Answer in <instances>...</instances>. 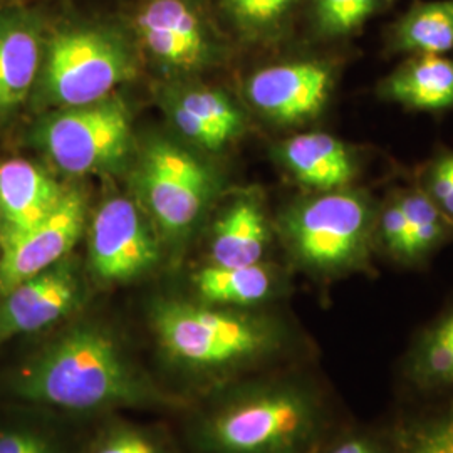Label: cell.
I'll return each mask as SVG.
<instances>
[{
	"mask_svg": "<svg viewBox=\"0 0 453 453\" xmlns=\"http://www.w3.org/2000/svg\"><path fill=\"white\" fill-rule=\"evenodd\" d=\"M65 192L33 162L14 158L0 163V249L44 222Z\"/></svg>",
	"mask_w": 453,
	"mask_h": 453,
	"instance_id": "cell-13",
	"label": "cell"
},
{
	"mask_svg": "<svg viewBox=\"0 0 453 453\" xmlns=\"http://www.w3.org/2000/svg\"><path fill=\"white\" fill-rule=\"evenodd\" d=\"M388 4L391 0H312V24L324 39H349Z\"/></svg>",
	"mask_w": 453,
	"mask_h": 453,
	"instance_id": "cell-23",
	"label": "cell"
},
{
	"mask_svg": "<svg viewBox=\"0 0 453 453\" xmlns=\"http://www.w3.org/2000/svg\"><path fill=\"white\" fill-rule=\"evenodd\" d=\"M41 26L33 12L0 9V121L26 101L41 65Z\"/></svg>",
	"mask_w": 453,
	"mask_h": 453,
	"instance_id": "cell-14",
	"label": "cell"
},
{
	"mask_svg": "<svg viewBox=\"0 0 453 453\" xmlns=\"http://www.w3.org/2000/svg\"><path fill=\"white\" fill-rule=\"evenodd\" d=\"M138 187L163 234L179 239L200 217L213 180L207 166L190 153L158 140L146 148Z\"/></svg>",
	"mask_w": 453,
	"mask_h": 453,
	"instance_id": "cell-7",
	"label": "cell"
},
{
	"mask_svg": "<svg viewBox=\"0 0 453 453\" xmlns=\"http://www.w3.org/2000/svg\"><path fill=\"white\" fill-rule=\"evenodd\" d=\"M299 0H224V7L237 27L249 35L279 31Z\"/></svg>",
	"mask_w": 453,
	"mask_h": 453,
	"instance_id": "cell-26",
	"label": "cell"
},
{
	"mask_svg": "<svg viewBox=\"0 0 453 453\" xmlns=\"http://www.w3.org/2000/svg\"><path fill=\"white\" fill-rule=\"evenodd\" d=\"M0 453H78L74 445L48 420L33 411L0 415Z\"/></svg>",
	"mask_w": 453,
	"mask_h": 453,
	"instance_id": "cell-22",
	"label": "cell"
},
{
	"mask_svg": "<svg viewBox=\"0 0 453 453\" xmlns=\"http://www.w3.org/2000/svg\"><path fill=\"white\" fill-rule=\"evenodd\" d=\"M395 453H453V406L410 423L396 438Z\"/></svg>",
	"mask_w": 453,
	"mask_h": 453,
	"instance_id": "cell-25",
	"label": "cell"
},
{
	"mask_svg": "<svg viewBox=\"0 0 453 453\" xmlns=\"http://www.w3.org/2000/svg\"><path fill=\"white\" fill-rule=\"evenodd\" d=\"M150 326L168 368L211 387L282 359L292 342L288 327L271 316L177 299L155 301Z\"/></svg>",
	"mask_w": 453,
	"mask_h": 453,
	"instance_id": "cell-3",
	"label": "cell"
},
{
	"mask_svg": "<svg viewBox=\"0 0 453 453\" xmlns=\"http://www.w3.org/2000/svg\"><path fill=\"white\" fill-rule=\"evenodd\" d=\"M88 453H172L155 430L127 421H114L101 430Z\"/></svg>",
	"mask_w": 453,
	"mask_h": 453,
	"instance_id": "cell-27",
	"label": "cell"
},
{
	"mask_svg": "<svg viewBox=\"0 0 453 453\" xmlns=\"http://www.w3.org/2000/svg\"><path fill=\"white\" fill-rule=\"evenodd\" d=\"M374 245L388 259L406 265L408 256V226L398 192L388 195L378 203L374 220Z\"/></svg>",
	"mask_w": 453,
	"mask_h": 453,
	"instance_id": "cell-28",
	"label": "cell"
},
{
	"mask_svg": "<svg viewBox=\"0 0 453 453\" xmlns=\"http://www.w3.org/2000/svg\"><path fill=\"white\" fill-rule=\"evenodd\" d=\"M326 426V400L308 378L242 376L211 388L188 421V443L194 453H318Z\"/></svg>",
	"mask_w": 453,
	"mask_h": 453,
	"instance_id": "cell-2",
	"label": "cell"
},
{
	"mask_svg": "<svg viewBox=\"0 0 453 453\" xmlns=\"http://www.w3.org/2000/svg\"><path fill=\"white\" fill-rule=\"evenodd\" d=\"M160 262V243L136 205L111 198L96 211L89 235V267L97 280L125 284Z\"/></svg>",
	"mask_w": 453,
	"mask_h": 453,
	"instance_id": "cell-8",
	"label": "cell"
},
{
	"mask_svg": "<svg viewBox=\"0 0 453 453\" xmlns=\"http://www.w3.org/2000/svg\"><path fill=\"white\" fill-rule=\"evenodd\" d=\"M391 2H395V0H391Z\"/></svg>",
	"mask_w": 453,
	"mask_h": 453,
	"instance_id": "cell-31",
	"label": "cell"
},
{
	"mask_svg": "<svg viewBox=\"0 0 453 453\" xmlns=\"http://www.w3.org/2000/svg\"><path fill=\"white\" fill-rule=\"evenodd\" d=\"M82 294L81 273L69 257L20 282L0 296V346L63 321L81 304Z\"/></svg>",
	"mask_w": 453,
	"mask_h": 453,
	"instance_id": "cell-9",
	"label": "cell"
},
{
	"mask_svg": "<svg viewBox=\"0 0 453 453\" xmlns=\"http://www.w3.org/2000/svg\"><path fill=\"white\" fill-rule=\"evenodd\" d=\"M396 192L408 226L406 265L415 267L452 237L453 226L418 185Z\"/></svg>",
	"mask_w": 453,
	"mask_h": 453,
	"instance_id": "cell-21",
	"label": "cell"
},
{
	"mask_svg": "<svg viewBox=\"0 0 453 453\" xmlns=\"http://www.w3.org/2000/svg\"><path fill=\"white\" fill-rule=\"evenodd\" d=\"M271 241L269 222L256 196L237 200L219 219L211 237V264L239 267L264 260Z\"/></svg>",
	"mask_w": 453,
	"mask_h": 453,
	"instance_id": "cell-18",
	"label": "cell"
},
{
	"mask_svg": "<svg viewBox=\"0 0 453 453\" xmlns=\"http://www.w3.org/2000/svg\"><path fill=\"white\" fill-rule=\"evenodd\" d=\"M175 104L196 119L209 125L219 136L228 143L243 130V116L234 103L217 91H188L180 96Z\"/></svg>",
	"mask_w": 453,
	"mask_h": 453,
	"instance_id": "cell-24",
	"label": "cell"
},
{
	"mask_svg": "<svg viewBox=\"0 0 453 453\" xmlns=\"http://www.w3.org/2000/svg\"><path fill=\"white\" fill-rule=\"evenodd\" d=\"M318 453H395L381 440L368 435L365 432H346L340 437L331 440L324 449L319 447Z\"/></svg>",
	"mask_w": 453,
	"mask_h": 453,
	"instance_id": "cell-30",
	"label": "cell"
},
{
	"mask_svg": "<svg viewBox=\"0 0 453 453\" xmlns=\"http://www.w3.org/2000/svg\"><path fill=\"white\" fill-rule=\"evenodd\" d=\"M136 29L153 58L175 69H195L209 59L211 44L198 14L185 0H150Z\"/></svg>",
	"mask_w": 453,
	"mask_h": 453,
	"instance_id": "cell-12",
	"label": "cell"
},
{
	"mask_svg": "<svg viewBox=\"0 0 453 453\" xmlns=\"http://www.w3.org/2000/svg\"><path fill=\"white\" fill-rule=\"evenodd\" d=\"M389 54H441L453 50V0H425L413 4L389 26Z\"/></svg>",
	"mask_w": 453,
	"mask_h": 453,
	"instance_id": "cell-20",
	"label": "cell"
},
{
	"mask_svg": "<svg viewBox=\"0 0 453 453\" xmlns=\"http://www.w3.org/2000/svg\"><path fill=\"white\" fill-rule=\"evenodd\" d=\"M7 385L24 405L74 415L187 406L181 396L163 389L113 333L96 324H76L50 338L24 357Z\"/></svg>",
	"mask_w": 453,
	"mask_h": 453,
	"instance_id": "cell-1",
	"label": "cell"
},
{
	"mask_svg": "<svg viewBox=\"0 0 453 453\" xmlns=\"http://www.w3.org/2000/svg\"><path fill=\"white\" fill-rule=\"evenodd\" d=\"M84 226L82 195L67 188L44 222L0 249V296L69 257Z\"/></svg>",
	"mask_w": 453,
	"mask_h": 453,
	"instance_id": "cell-11",
	"label": "cell"
},
{
	"mask_svg": "<svg viewBox=\"0 0 453 453\" xmlns=\"http://www.w3.org/2000/svg\"><path fill=\"white\" fill-rule=\"evenodd\" d=\"M279 158L292 177L318 192L349 188L361 173L353 146L327 133H301L279 148Z\"/></svg>",
	"mask_w": 453,
	"mask_h": 453,
	"instance_id": "cell-15",
	"label": "cell"
},
{
	"mask_svg": "<svg viewBox=\"0 0 453 453\" xmlns=\"http://www.w3.org/2000/svg\"><path fill=\"white\" fill-rule=\"evenodd\" d=\"M336 73L323 61H291L262 67L247 82L250 104L282 125H299L323 111L334 89Z\"/></svg>",
	"mask_w": 453,
	"mask_h": 453,
	"instance_id": "cell-10",
	"label": "cell"
},
{
	"mask_svg": "<svg viewBox=\"0 0 453 453\" xmlns=\"http://www.w3.org/2000/svg\"><path fill=\"white\" fill-rule=\"evenodd\" d=\"M35 143L58 168L88 175L114 168L131 145L130 114L118 97L61 108L35 130Z\"/></svg>",
	"mask_w": 453,
	"mask_h": 453,
	"instance_id": "cell-6",
	"label": "cell"
},
{
	"mask_svg": "<svg viewBox=\"0 0 453 453\" xmlns=\"http://www.w3.org/2000/svg\"><path fill=\"white\" fill-rule=\"evenodd\" d=\"M378 202L361 188L319 192L286 211L280 232L294 262L318 279L372 274Z\"/></svg>",
	"mask_w": 453,
	"mask_h": 453,
	"instance_id": "cell-4",
	"label": "cell"
},
{
	"mask_svg": "<svg viewBox=\"0 0 453 453\" xmlns=\"http://www.w3.org/2000/svg\"><path fill=\"white\" fill-rule=\"evenodd\" d=\"M376 95L411 111L453 110V59L441 54L408 56L380 81Z\"/></svg>",
	"mask_w": 453,
	"mask_h": 453,
	"instance_id": "cell-16",
	"label": "cell"
},
{
	"mask_svg": "<svg viewBox=\"0 0 453 453\" xmlns=\"http://www.w3.org/2000/svg\"><path fill=\"white\" fill-rule=\"evenodd\" d=\"M403 376L423 395L453 393V301L415 336L403 359Z\"/></svg>",
	"mask_w": 453,
	"mask_h": 453,
	"instance_id": "cell-17",
	"label": "cell"
},
{
	"mask_svg": "<svg viewBox=\"0 0 453 453\" xmlns=\"http://www.w3.org/2000/svg\"><path fill=\"white\" fill-rule=\"evenodd\" d=\"M133 74V58L119 37L95 27H71L50 39L41 88L50 104L74 108L111 96Z\"/></svg>",
	"mask_w": 453,
	"mask_h": 453,
	"instance_id": "cell-5",
	"label": "cell"
},
{
	"mask_svg": "<svg viewBox=\"0 0 453 453\" xmlns=\"http://www.w3.org/2000/svg\"><path fill=\"white\" fill-rule=\"evenodd\" d=\"M198 297L211 306L256 308L279 292V275L264 262L226 267L211 264L192 277Z\"/></svg>",
	"mask_w": 453,
	"mask_h": 453,
	"instance_id": "cell-19",
	"label": "cell"
},
{
	"mask_svg": "<svg viewBox=\"0 0 453 453\" xmlns=\"http://www.w3.org/2000/svg\"><path fill=\"white\" fill-rule=\"evenodd\" d=\"M418 187L453 226V150L441 148L426 162Z\"/></svg>",
	"mask_w": 453,
	"mask_h": 453,
	"instance_id": "cell-29",
	"label": "cell"
}]
</instances>
